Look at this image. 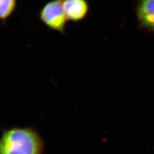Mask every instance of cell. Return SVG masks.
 I'll return each instance as SVG.
<instances>
[{"label": "cell", "instance_id": "4", "mask_svg": "<svg viewBox=\"0 0 154 154\" xmlns=\"http://www.w3.org/2000/svg\"><path fill=\"white\" fill-rule=\"evenodd\" d=\"M136 11L140 26L154 32V0H139Z\"/></svg>", "mask_w": 154, "mask_h": 154}, {"label": "cell", "instance_id": "2", "mask_svg": "<svg viewBox=\"0 0 154 154\" xmlns=\"http://www.w3.org/2000/svg\"><path fill=\"white\" fill-rule=\"evenodd\" d=\"M63 1L64 0H52L48 2L41 9L39 17L50 29L65 35L68 20L63 8Z\"/></svg>", "mask_w": 154, "mask_h": 154}, {"label": "cell", "instance_id": "1", "mask_svg": "<svg viewBox=\"0 0 154 154\" xmlns=\"http://www.w3.org/2000/svg\"><path fill=\"white\" fill-rule=\"evenodd\" d=\"M44 140L31 127H12L3 131L0 154H43Z\"/></svg>", "mask_w": 154, "mask_h": 154}, {"label": "cell", "instance_id": "5", "mask_svg": "<svg viewBox=\"0 0 154 154\" xmlns=\"http://www.w3.org/2000/svg\"><path fill=\"white\" fill-rule=\"evenodd\" d=\"M17 6V0H0V19L3 24L13 14Z\"/></svg>", "mask_w": 154, "mask_h": 154}, {"label": "cell", "instance_id": "3", "mask_svg": "<svg viewBox=\"0 0 154 154\" xmlns=\"http://www.w3.org/2000/svg\"><path fill=\"white\" fill-rule=\"evenodd\" d=\"M63 8L67 20L73 22L85 20L90 9L87 0H64Z\"/></svg>", "mask_w": 154, "mask_h": 154}]
</instances>
